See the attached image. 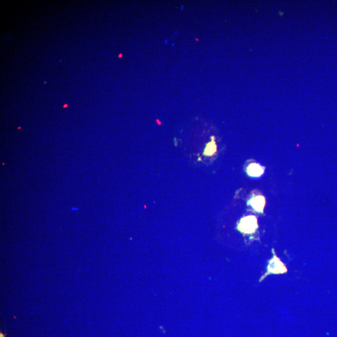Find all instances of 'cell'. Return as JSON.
Here are the masks:
<instances>
[{
    "mask_svg": "<svg viewBox=\"0 0 337 337\" xmlns=\"http://www.w3.org/2000/svg\"><path fill=\"white\" fill-rule=\"evenodd\" d=\"M247 171L249 176L258 178L264 172V168L260 164L252 163L248 166Z\"/></svg>",
    "mask_w": 337,
    "mask_h": 337,
    "instance_id": "277c9868",
    "label": "cell"
},
{
    "mask_svg": "<svg viewBox=\"0 0 337 337\" xmlns=\"http://www.w3.org/2000/svg\"><path fill=\"white\" fill-rule=\"evenodd\" d=\"M258 228V219L255 215H248L243 217L237 226L238 230L245 234H253Z\"/></svg>",
    "mask_w": 337,
    "mask_h": 337,
    "instance_id": "7a4b0ae2",
    "label": "cell"
},
{
    "mask_svg": "<svg viewBox=\"0 0 337 337\" xmlns=\"http://www.w3.org/2000/svg\"><path fill=\"white\" fill-rule=\"evenodd\" d=\"M272 252L273 254V257L269 260L267 267V272L261 276L260 280H259L260 282L264 280L268 276L272 275V274H275V275L284 274L288 271L286 264L282 262L280 259L276 256L274 248H272Z\"/></svg>",
    "mask_w": 337,
    "mask_h": 337,
    "instance_id": "6da1fadb",
    "label": "cell"
},
{
    "mask_svg": "<svg viewBox=\"0 0 337 337\" xmlns=\"http://www.w3.org/2000/svg\"><path fill=\"white\" fill-rule=\"evenodd\" d=\"M0 337H5V336L1 333V334H0Z\"/></svg>",
    "mask_w": 337,
    "mask_h": 337,
    "instance_id": "8992f818",
    "label": "cell"
},
{
    "mask_svg": "<svg viewBox=\"0 0 337 337\" xmlns=\"http://www.w3.org/2000/svg\"><path fill=\"white\" fill-rule=\"evenodd\" d=\"M217 151V146H216L214 139L213 138V140L211 142H209L206 146V150L204 151V154L206 155H212L214 154Z\"/></svg>",
    "mask_w": 337,
    "mask_h": 337,
    "instance_id": "5b68a950",
    "label": "cell"
},
{
    "mask_svg": "<svg viewBox=\"0 0 337 337\" xmlns=\"http://www.w3.org/2000/svg\"><path fill=\"white\" fill-rule=\"evenodd\" d=\"M248 204L258 213H263L265 205V198L260 195L255 196L248 201Z\"/></svg>",
    "mask_w": 337,
    "mask_h": 337,
    "instance_id": "3957f363",
    "label": "cell"
}]
</instances>
